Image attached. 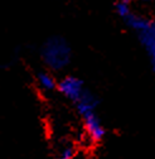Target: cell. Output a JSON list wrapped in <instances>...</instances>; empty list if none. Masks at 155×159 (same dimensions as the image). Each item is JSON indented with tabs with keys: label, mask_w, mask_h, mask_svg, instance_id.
Here are the masks:
<instances>
[{
	"label": "cell",
	"mask_w": 155,
	"mask_h": 159,
	"mask_svg": "<svg viewBox=\"0 0 155 159\" xmlns=\"http://www.w3.org/2000/svg\"><path fill=\"white\" fill-rule=\"evenodd\" d=\"M124 22L138 34L139 42L145 48L150 58L151 67L155 71V22L134 13H130L126 18H124Z\"/></svg>",
	"instance_id": "6da1fadb"
},
{
	"label": "cell",
	"mask_w": 155,
	"mask_h": 159,
	"mask_svg": "<svg viewBox=\"0 0 155 159\" xmlns=\"http://www.w3.org/2000/svg\"><path fill=\"white\" fill-rule=\"evenodd\" d=\"M44 63L52 70H63L71 61V47L62 37H51L41 49Z\"/></svg>",
	"instance_id": "7a4b0ae2"
},
{
	"label": "cell",
	"mask_w": 155,
	"mask_h": 159,
	"mask_svg": "<svg viewBox=\"0 0 155 159\" xmlns=\"http://www.w3.org/2000/svg\"><path fill=\"white\" fill-rule=\"evenodd\" d=\"M58 90H60V92L64 97H67L68 100H71L73 102L78 100L82 96V93L85 92L82 80H80L78 77H74V76L64 77L62 81L58 84Z\"/></svg>",
	"instance_id": "3957f363"
},
{
	"label": "cell",
	"mask_w": 155,
	"mask_h": 159,
	"mask_svg": "<svg viewBox=\"0 0 155 159\" xmlns=\"http://www.w3.org/2000/svg\"><path fill=\"white\" fill-rule=\"evenodd\" d=\"M83 124L86 128V131L93 140H101L105 135V128L100 120V117L95 114V111L88 112L83 115Z\"/></svg>",
	"instance_id": "277c9868"
},
{
	"label": "cell",
	"mask_w": 155,
	"mask_h": 159,
	"mask_svg": "<svg viewBox=\"0 0 155 159\" xmlns=\"http://www.w3.org/2000/svg\"><path fill=\"white\" fill-rule=\"evenodd\" d=\"M76 105V109L78 111L82 116L88 114V112H92L95 111L96 106L99 105V100L96 98V96H93L90 91L85 90V92L82 93V96L74 102Z\"/></svg>",
	"instance_id": "5b68a950"
},
{
	"label": "cell",
	"mask_w": 155,
	"mask_h": 159,
	"mask_svg": "<svg viewBox=\"0 0 155 159\" xmlns=\"http://www.w3.org/2000/svg\"><path fill=\"white\" fill-rule=\"evenodd\" d=\"M37 80H38V84H39V87L44 91H52L55 89L54 78L48 72H39L37 76Z\"/></svg>",
	"instance_id": "8992f818"
},
{
	"label": "cell",
	"mask_w": 155,
	"mask_h": 159,
	"mask_svg": "<svg viewBox=\"0 0 155 159\" xmlns=\"http://www.w3.org/2000/svg\"><path fill=\"white\" fill-rule=\"evenodd\" d=\"M115 9H116V13L119 14V16H121L122 19H124V18H126V16L131 13L129 4H127V3H124V2H119V3H116Z\"/></svg>",
	"instance_id": "52a82bcc"
},
{
	"label": "cell",
	"mask_w": 155,
	"mask_h": 159,
	"mask_svg": "<svg viewBox=\"0 0 155 159\" xmlns=\"http://www.w3.org/2000/svg\"><path fill=\"white\" fill-rule=\"evenodd\" d=\"M73 155H74V152H73V148L72 147H66L63 148L60 154H58L57 159H73Z\"/></svg>",
	"instance_id": "ba28073f"
},
{
	"label": "cell",
	"mask_w": 155,
	"mask_h": 159,
	"mask_svg": "<svg viewBox=\"0 0 155 159\" xmlns=\"http://www.w3.org/2000/svg\"><path fill=\"white\" fill-rule=\"evenodd\" d=\"M120 2H124V3H127V4H130V2H132V0H120Z\"/></svg>",
	"instance_id": "9c48e42d"
},
{
	"label": "cell",
	"mask_w": 155,
	"mask_h": 159,
	"mask_svg": "<svg viewBox=\"0 0 155 159\" xmlns=\"http://www.w3.org/2000/svg\"><path fill=\"white\" fill-rule=\"evenodd\" d=\"M143 2H149V0H143Z\"/></svg>",
	"instance_id": "30bf717a"
}]
</instances>
